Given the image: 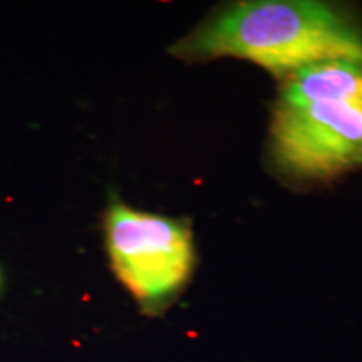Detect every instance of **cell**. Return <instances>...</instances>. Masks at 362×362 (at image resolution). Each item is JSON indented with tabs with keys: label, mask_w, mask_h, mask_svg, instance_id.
Returning a JSON list of instances; mask_svg holds the SVG:
<instances>
[{
	"label": "cell",
	"mask_w": 362,
	"mask_h": 362,
	"mask_svg": "<svg viewBox=\"0 0 362 362\" xmlns=\"http://www.w3.org/2000/svg\"><path fill=\"white\" fill-rule=\"evenodd\" d=\"M181 61L235 57L282 81L315 62L362 56V29L349 13L317 0H242L171 45Z\"/></svg>",
	"instance_id": "1"
},
{
	"label": "cell",
	"mask_w": 362,
	"mask_h": 362,
	"mask_svg": "<svg viewBox=\"0 0 362 362\" xmlns=\"http://www.w3.org/2000/svg\"><path fill=\"white\" fill-rule=\"evenodd\" d=\"M270 156L296 180H330L362 166V56L302 67L280 81Z\"/></svg>",
	"instance_id": "2"
},
{
	"label": "cell",
	"mask_w": 362,
	"mask_h": 362,
	"mask_svg": "<svg viewBox=\"0 0 362 362\" xmlns=\"http://www.w3.org/2000/svg\"><path fill=\"white\" fill-rule=\"evenodd\" d=\"M104 230L116 277L144 315H161L192 279L194 248L189 225L112 203Z\"/></svg>",
	"instance_id": "3"
}]
</instances>
